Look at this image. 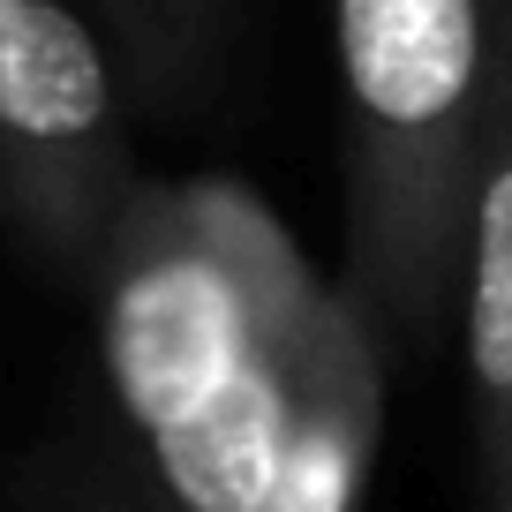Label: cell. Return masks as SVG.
I'll return each instance as SVG.
<instances>
[{
  "mask_svg": "<svg viewBox=\"0 0 512 512\" xmlns=\"http://www.w3.org/2000/svg\"><path fill=\"white\" fill-rule=\"evenodd\" d=\"M98 437L159 512H249L279 460L324 279L241 181H136L91 272Z\"/></svg>",
  "mask_w": 512,
  "mask_h": 512,
  "instance_id": "6da1fadb",
  "label": "cell"
},
{
  "mask_svg": "<svg viewBox=\"0 0 512 512\" xmlns=\"http://www.w3.org/2000/svg\"><path fill=\"white\" fill-rule=\"evenodd\" d=\"M347 272L392 354L452 309L482 128L512 68V0H332Z\"/></svg>",
  "mask_w": 512,
  "mask_h": 512,
  "instance_id": "7a4b0ae2",
  "label": "cell"
},
{
  "mask_svg": "<svg viewBox=\"0 0 512 512\" xmlns=\"http://www.w3.org/2000/svg\"><path fill=\"white\" fill-rule=\"evenodd\" d=\"M128 106V76L83 8L0 0V219L68 287L144 181Z\"/></svg>",
  "mask_w": 512,
  "mask_h": 512,
  "instance_id": "3957f363",
  "label": "cell"
},
{
  "mask_svg": "<svg viewBox=\"0 0 512 512\" xmlns=\"http://www.w3.org/2000/svg\"><path fill=\"white\" fill-rule=\"evenodd\" d=\"M384 377H392V347L377 339L369 309L339 279H324L294 369L287 437L249 512H362L384 430Z\"/></svg>",
  "mask_w": 512,
  "mask_h": 512,
  "instance_id": "277c9868",
  "label": "cell"
},
{
  "mask_svg": "<svg viewBox=\"0 0 512 512\" xmlns=\"http://www.w3.org/2000/svg\"><path fill=\"white\" fill-rule=\"evenodd\" d=\"M460 377H467V437H475V505L512 512V68L497 113L482 128L475 189H467L460 272Z\"/></svg>",
  "mask_w": 512,
  "mask_h": 512,
  "instance_id": "5b68a950",
  "label": "cell"
},
{
  "mask_svg": "<svg viewBox=\"0 0 512 512\" xmlns=\"http://www.w3.org/2000/svg\"><path fill=\"white\" fill-rule=\"evenodd\" d=\"M241 0H91L136 106H189L211 91Z\"/></svg>",
  "mask_w": 512,
  "mask_h": 512,
  "instance_id": "8992f818",
  "label": "cell"
},
{
  "mask_svg": "<svg viewBox=\"0 0 512 512\" xmlns=\"http://www.w3.org/2000/svg\"><path fill=\"white\" fill-rule=\"evenodd\" d=\"M38 490V512H159L151 497H136L91 445H68V452H46L31 475Z\"/></svg>",
  "mask_w": 512,
  "mask_h": 512,
  "instance_id": "52a82bcc",
  "label": "cell"
}]
</instances>
